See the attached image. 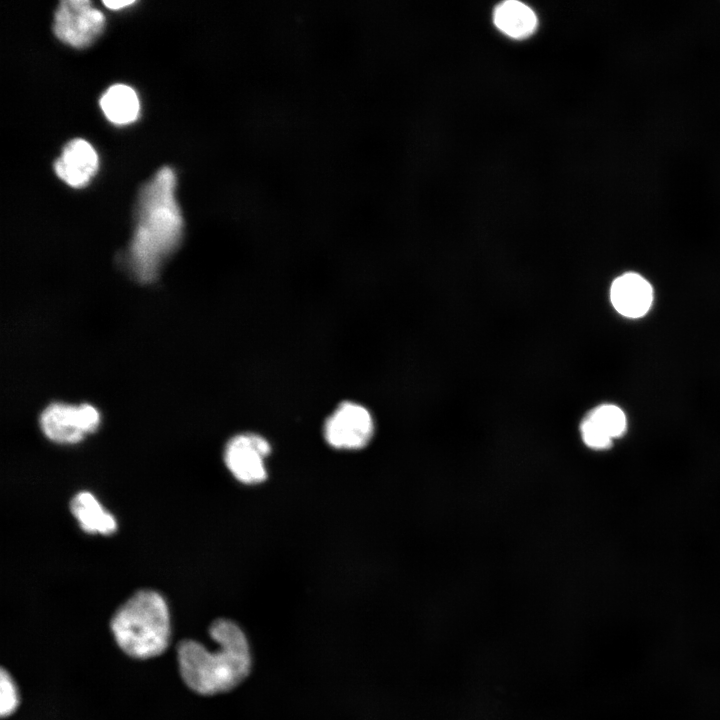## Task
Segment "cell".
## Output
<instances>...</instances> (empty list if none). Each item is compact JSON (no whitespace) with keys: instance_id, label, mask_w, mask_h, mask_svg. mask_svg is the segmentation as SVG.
<instances>
[{"instance_id":"1","label":"cell","mask_w":720,"mask_h":720,"mask_svg":"<svg viewBox=\"0 0 720 720\" xmlns=\"http://www.w3.org/2000/svg\"><path fill=\"white\" fill-rule=\"evenodd\" d=\"M175 188V173L165 166L139 190L127 265L141 283H151L157 278L160 267L181 240L183 218Z\"/></svg>"},{"instance_id":"2","label":"cell","mask_w":720,"mask_h":720,"mask_svg":"<svg viewBox=\"0 0 720 720\" xmlns=\"http://www.w3.org/2000/svg\"><path fill=\"white\" fill-rule=\"evenodd\" d=\"M209 634L218 644L214 651L190 639L177 645L178 666L184 683L204 696L236 688L249 676L253 665L250 642L238 623L218 618L210 625Z\"/></svg>"},{"instance_id":"3","label":"cell","mask_w":720,"mask_h":720,"mask_svg":"<svg viewBox=\"0 0 720 720\" xmlns=\"http://www.w3.org/2000/svg\"><path fill=\"white\" fill-rule=\"evenodd\" d=\"M110 626L120 649L136 659L158 656L170 642L166 600L151 589L139 590L127 599L113 614Z\"/></svg>"},{"instance_id":"4","label":"cell","mask_w":720,"mask_h":720,"mask_svg":"<svg viewBox=\"0 0 720 720\" xmlns=\"http://www.w3.org/2000/svg\"><path fill=\"white\" fill-rule=\"evenodd\" d=\"M375 431L374 419L363 405L345 401L327 417L323 425L325 441L333 448L356 450L364 448Z\"/></svg>"},{"instance_id":"5","label":"cell","mask_w":720,"mask_h":720,"mask_svg":"<svg viewBox=\"0 0 720 720\" xmlns=\"http://www.w3.org/2000/svg\"><path fill=\"white\" fill-rule=\"evenodd\" d=\"M100 424V413L92 405L49 404L40 415L45 436L60 444H73L94 432Z\"/></svg>"},{"instance_id":"6","label":"cell","mask_w":720,"mask_h":720,"mask_svg":"<svg viewBox=\"0 0 720 720\" xmlns=\"http://www.w3.org/2000/svg\"><path fill=\"white\" fill-rule=\"evenodd\" d=\"M104 25L103 13L89 0H64L55 11L52 28L63 43L85 48L102 33Z\"/></svg>"},{"instance_id":"7","label":"cell","mask_w":720,"mask_h":720,"mask_svg":"<svg viewBox=\"0 0 720 720\" xmlns=\"http://www.w3.org/2000/svg\"><path fill=\"white\" fill-rule=\"evenodd\" d=\"M271 446L261 435L241 433L233 436L224 449V462L236 480L246 485L259 484L266 480L265 458Z\"/></svg>"},{"instance_id":"8","label":"cell","mask_w":720,"mask_h":720,"mask_svg":"<svg viewBox=\"0 0 720 720\" xmlns=\"http://www.w3.org/2000/svg\"><path fill=\"white\" fill-rule=\"evenodd\" d=\"M98 169V155L84 139L70 140L54 162L57 176L73 188L86 186Z\"/></svg>"},{"instance_id":"9","label":"cell","mask_w":720,"mask_h":720,"mask_svg":"<svg viewBox=\"0 0 720 720\" xmlns=\"http://www.w3.org/2000/svg\"><path fill=\"white\" fill-rule=\"evenodd\" d=\"M653 288L642 275L627 272L617 277L610 288V300L615 310L627 318L644 316L653 303Z\"/></svg>"},{"instance_id":"10","label":"cell","mask_w":720,"mask_h":720,"mask_svg":"<svg viewBox=\"0 0 720 720\" xmlns=\"http://www.w3.org/2000/svg\"><path fill=\"white\" fill-rule=\"evenodd\" d=\"M70 509L81 529L87 533L109 535L117 529L114 516L88 491L77 493L70 502Z\"/></svg>"},{"instance_id":"11","label":"cell","mask_w":720,"mask_h":720,"mask_svg":"<svg viewBox=\"0 0 720 720\" xmlns=\"http://www.w3.org/2000/svg\"><path fill=\"white\" fill-rule=\"evenodd\" d=\"M493 22L502 33L514 39L530 36L538 25L535 12L516 0L498 4L493 11Z\"/></svg>"},{"instance_id":"12","label":"cell","mask_w":720,"mask_h":720,"mask_svg":"<svg viewBox=\"0 0 720 720\" xmlns=\"http://www.w3.org/2000/svg\"><path fill=\"white\" fill-rule=\"evenodd\" d=\"M99 103L106 118L117 125L132 123L139 114L138 96L131 87L124 84L109 87Z\"/></svg>"},{"instance_id":"13","label":"cell","mask_w":720,"mask_h":720,"mask_svg":"<svg viewBox=\"0 0 720 720\" xmlns=\"http://www.w3.org/2000/svg\"><path fill=\"white\" fill-rule=\"evenodd\" d=\"M587 417L611 439L621 437L627 429L624 411L614 404H603L594 408Z\"/></svg>"},{"instance_id":"14","label":"cell","mask_w":720,"mask_h":720,"mask_svg":"<svg viewBox=\"0 0 720 720\" xmlns=\"http://www.w3.org/2000/svg\"><path fill=\"white\" fill-rule=\"evenodd\" d=\"M19 695L14 680L10 674L1 669L0 672V714L1 717L11 715L17 708Z\"/></svg>"},{"instance_id":"15","label":"cell","mask_w":720,"mask_h":720,"mask_svg":"<svg viewBox=\"0 0 720 720\" xmlns=\"http://www.w3.org/2000/svg\"><path fill=\"white\" fill-rule=\"evenodd\" d=\"M580 432L584 443L593 449H608L613 439L602 432L587 416L580 425Z\"/></svg>"},{"instance_id":"16","label":"cell","mask_w":720,"mask_h":720,"mask_svg":"<svg viewBox=\"0 0 720 720\" xmlns=\"http://www.w3.org/2000/svg\"><path fill=\"white\" fill-rule=\"evenodd\" d=\"M102 3L109 9L118 10V9H122L126 6L134 4L135 1L134 0H120V1L106 0V1H103Z\"/></svg>"}]
</instances>
